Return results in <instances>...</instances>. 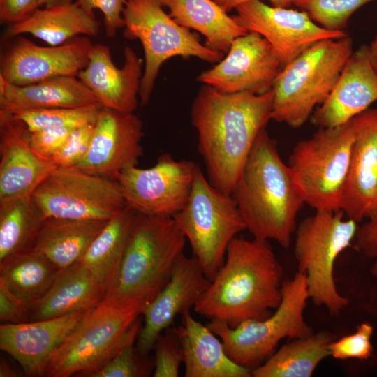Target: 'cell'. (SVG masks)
Segmentation results:
<instances>
[{"label": "cell", "instance_id": "6da1fadb", "mask_svg": "<svg viewBox=\"0 0 377 377\" xmlns=\"http://www.w3.org/2000/svg\"><path fill=\"white\" fill-rule=\"evenodd\" d=\"M272 89L262 94L223 93L202 86L191 106V119L207 179L232 195L240 171L259 133L270 119Z\"/></svg>", "mask_w": 377, "mask_h": 377}, {"label": "cell", "instance_id": "7a4b0ae2", "mask_svg": "<svg viewBox=\"0 0 377 377\" xmlns=\"http://www.w3.org/2000/svg\"><path fill=\"white\" fill-rule=\"evenodd\" d=\"M282 277V267L269 241L235 237L194 311L231 328L264 319L281 301Z\"/></svg>", "mask_w": 377, "mask_h": 377}, {"label": "cell", "instance_id": "3957f363", "mask_svg": "<svg viewBox=\"0 0 377 377\" xmlns=\"http://www.w3.org/2000/svg\"><path fill=\"white\" fill-rule=\"evenodd\" d=\"M232 196L253 238L290 246L297 214L305 202L266 128L258 135Z\"/></svg>", "mask_w": 377, "mask_h": 377}, {"label": "cell", "instance_id": "277c9868", "mask_svg": "<svg viewBox=\"0 0 377 377\" xmlns=\"http://www.w3.org/2000/svg\"><path fill=\"white\" fill-rule=\"evenodd\" d=\"M186 239L172 216L138 213L117 278L101 303L142 314L168 282Z\"/></svg>", "mask_w": 377, "mask_h": 377}, {"label": "cell", "instance_id": "5b68a950", "mask_svg": "<svg viewBox=\"0 0 377 377\" xmlns=\"http://www.w3.org/2000/svg\"><path fill=\"white\" fill-rule=\"evenodd\" d=\"M353 52L348 35L325 39L283 66L272 87V119L302 126L327 98Z\"/></svg>", "mask_w": 377, "mask_h": 377}, {"label": "cell", "instance_id": "8992f818", "mask_svg": "<svg viewBox=\"0 0 377 377\" xmlns=\"http://www.w3.org/2000/svg\"><path fill=\"white\" fill-rule=\"evenodd\" d=\"M281 293L274 313L264 319L247 320L235 328L214 319L206 325L221 339L226 353L237 364L252 370L275 352L281 339L313 333L304 318L309 298L306 276L298 272L283 281Z\"/></svg>", "mask_w": 377, "mask_h": 377}, {"label": "cell", "instance_id": "52a82bcc", "mask_svg": "<svg viewBox=\"0 0 377 377\" xmlns=\"http://www.w3.org/2000/svg\"><path fill=\"white\" fill-rule=\"evenodd\" d=\"M140 312L101 303L52 353L45 376L89 377L125 346L137 340Z\"/></svg>", "mask_w": 377, "mask_h": 377}, {"label": "cell", "instance_id": "ba28073f", "mask_svg": "<svg viewBox=\"0 0 377 377\" xmlns=\"http://www.w3.org/2000/svg\"><path fill=\"white\" fill-rule=\"evenodd\" d=\"M341 210H318L296 229L294 245L298 272L306 276L309 298L338 315L348 304L335 285L334 267L339 255L355 239L357 223L344 219Z\"/></svg>", "mask_w": 377, "mask_h": 377}, {"label": "cell", "instance_id": "9c48e42d", "mask_svg": "<svg viewBox=\"0 0 377 377\" xmlns=\"http://www.w3.org/2000/svg\"><path fill=\"white\" fill-rule=\"evenodd\" d=\"M172 217L210 281L224 263L229 243L246 230L233 197L216 189L200 166L188 201Z\"/></svg>", "mask_w": 377, "mask_h": 377}, {"label": "cell", "instance_id": "30bf717a", "mask_svg": "<svg viewBox=\"0 0 377 377\" xmlns=\"http://www.w3.org/2000/svg\"><path fill=\"white\" fill-rule=\"evenodd\" d=\"M354 140L352 119L332 128H320L300 141L288 159L304 202L318 210H340Z\"/></svg>", "mask_w": 377, "mask_h": 377}, {"label": "cell", "instance_id": "8fae6325", "mask_svg": "<svg viewBox=\"0 0 377 377\" xmlns=\"http://www.w3.org/2000/svg\"><path fill=\"white\" fill-rule=\"evenodd\" d=\"M123 17L124 38L139 40L144 50L139 92L142 105L149 103L160 68L169 59L194 57L217 64L223 58L224 53L202 45L195 34L178 24L164 11L160 0H126Z\"/></svg>", "mask_w": 377, "mask_h": 377}, {"label": "cell", "instance_id": "7c38bea8", "mask_svg": "<svg viewBox=\"0 0 377 377\" xmlns=\"http://www.w3.org/2000/svg\"><path fill=\"white\" fill-rule=\"evenodd\" d=\"M31 197L45 217L108 221L126 207L117 180L57 168Z\"/></svg>", "mask_w": 377, "mask_h": 377}, {"label": "cell", "instance_id": "4fadbf2b", "mask_svg": "<svg viewBox=\"0 0 377 377\" xmlns=\"http://www.w3.org/2000/svg\"><path fill=\"white\" fill-rule=\"evenodd\" d=\"M198 166L163 154L151 168L125 169L117 181L127 207L143 214L172 216L188 201Z\"/></svg>", "mask_w": 377, "mask_h": 377}, {"label": "cell", "instance_id": "5bb4252c", "mask_svg": "<svg viewBox=\"0 0 377 377\" xmlns=\"http://www.w3.org/2000/svg\"><path fill=\"white\" fill-rule=\"evenodd\" d=\"M235 10L234 20L249 32L264 37L277 52L283 66L318 41L348 35L343 30L322 27L304 11L270 6L260 0L246 1Z\"/></svg>", "mask_w": 377, "mask_h": 377}, {"label": "cell", "instance_id": "9a60e30c", "mask_svg": "<svg viewBox=\"0 0 377 377\" xmlns=\"http://www.w3.org/2000/svg\"><path fill=\"white\" fill-rule=\"evenodd\" d=\"M282 68L273 46L260 34L249 31L235 38L227 56L197 80L223 93L262 94L272 89Z\"/></svg>", "mask_w": 377, "mask_h": 377}, {"label": "cell", "instance_id": "2e32d148", "mask_svg": "<svg viewBox=\"0 0 377 377\" xmlns=\"http://www.w3.org/2000/svg\"><path fill=\"white\" fill-rule=\"evenodd\" d=\"M1 54L0 77L22 86L60 76H77L94 44L80 36L59 45L40 46L18 36Z\"/></svg>", "mask_w": 377, "mask_h": 377}, {"label": "cell", "instance_id": "e0dca14e", "mask_svg": "<svg viewBox=\"0 0 377 377\" xmlns=\"http://www.w3.org/2000/svg\"><path fill=\"white\" fill-rule=\"evenodd\" d=\"M141 119L132 113L103 107L94 125L90 146L73 168L117 180L126 168L138 166L143 156Z\"/></svg>", "mask_w": 377, "mask_h": 377}, {"label": "cell", "instance_id": "ac0fdd59", "mask_svg": "<svg viewBox=\"0 0 377 377\" xmlns=\"http://www.w3.org/2000/svg\"><path fill=\"white\" fill-rule=\"evenodd\" d=\"M209 284L198 259L182 253L168 282L142 313L145 322L137 338V350L149 355L158 337L170 327L178 314L182 316L194 308Z\"/></svg>", "mask_w": 377, "mask_h": 377}, {"label": "cell", "instance_id": "d6986e66", "mask_svg": "<svg viewBox=\"0 0 377 377\" xmlns=\"http://www.w3.org/2000/svg\"><path fill=\"white\" fill-rule=\"evenodd\" d=\"M29 133L23 121L0 111V204L31 196L57 168L32 149Z\"/></svg>", "mask_w": 377, "mask_h": 377}, {"label": "cell", "instance_id": "ffe728a7", "mask_svg": "<svg viewBox=\"0 0 377 377\" xmlns=\"http://www.w3.org/2000/svg\"><path fill=\"white\" fill-rule=\"evenodd\" d=\"M352 121L354 140L340 210L358 223L377 214V109Z\"/></svg>", "mask_w": 377, "mask_h": 377}, {"label": "cell", "instance_id": "44dd1931", "mask_svg": "<svg viewBox=\"0 0 377 377\" xmlns=\"http://www.w3.org/2000/svg\"><path fill=\"white\" fill-rule=\"evenodd\" d=\"M92 310L42 320L1 324L0 348L20 364L25 376H45L52 353Z\"/></svg>", "mask_w": 377, "mask_h": 377}, {"label": "cell", "instance_id": "7402d4cb", "mask_svg": "<svg viewBox=\"0 0 377 377\" xmlns=\"http://www.w3.org/2000/svg\"><path fill=\"white\" fill-rule=\"evenodd\" d=\"M124 57L119 68L112 61L109 46L94 45L87 66L77 77L104 108L132 113L138 105L142 60L128 45L124 47Z\"/></svg>", "mask_w": 377, "mask_h": 377}, {"label": "cell", "instance_id": "603a6c76", "mask_svg": "<svg viewBox=\"0 0 377 377\" xmlns=\"http://www.w3.org/2000/svg\"><path fill=\"white\" fill-rule=\"evenodd\" d=\"M377 101V73L368 46L353 52L325 101L313 112L311 122L320 128L343 125Z\"/></svg>", "mask_w": 377, "mask_h": 377}, {"label": "cell", "instance_id": "cb8c5ba5", "mask_svg": "<svg viewBox=\"0 0 377 377\" xmlns=\"http://www.w3.org/2000/svg\"><path fill=\"white\" fill-rule=\"evenodd\" d=\"M105 291L80 261L59 270L45 293L29 309V320L37 321L95 309Z\"/></svg>", "mask_w": 377, "mask_h": 377}, {"label": "cell", "instance_id": "d4e9b609", "mask_svg": "<svg viewBox=\"0 0 377 377\" xmlns=\"http://www.w3.org/2000/svg\"><path fill=\"white\" fill-rule=\"evenodd\" d=\"M99 103L77 76H60L27 85H15L0 77V111L80 108Z\"/></svg>", "mask_w": 377, "mask_h": 377}, {"label": "cell", "instance_id": "484cf974", "mask_svg": "<svg viewBox=\"0 0 377 377\" xmlns=\"http://www.w3.org/2000/svg\"><path fill=\"white\" fill-rule=\"evenodd\" d=\"M182 350L186 377H250L251 370L237 364L226 353L224 346L207 326L182 315L177 328Z\"/></svg>", "mask_w": 377, "mask_h": 377}, {"label": "cell", "instance_id": "4316f807", "mask_svg": "<svg viewBox=\"0 0 377 377\" xmlns=\"http://www.w3.org/2000/svg\"><path fill=\"white\" fill-rule=\"evenodd\" d=\"M100 23L75 2L52 8H39L27 19L9 24L2 39L29 34L49 45H59L75 37H96Z\"/></svg>", "mask_w": 377, "mask_h": 377}, {"label": "cell", "instance_id": "83f0119b", "mask_svg": "<svg viewBox=\"0 0 377 377\" xmlns=\"http://www.w3.org/2000/svg\"><path fill=\"white\" fill-rule=\"evenodd\" d=\"M179 25L202 34L205 45L227 53L232 41L249 31L212 0H160Z\"/></svg>", "mask_w": 377, "mask_h": 377}, {"label": "cell", "instance_id": "f1b7e54d", "mask_svg": "<svg viewBox=\"0 0 377 377\" xmlns=\"http://www.w3.org/2000/svg\"><path fill=\"white\" fill-rule=\"evenodd\" d=\"M108 221L47 217L33 248L60 269L78 262Z\"/></svg>", "mask_w": 377, "mask_h": 377}, {"label": "cell", "instance_id": "f546056e", "mask_svg": "<svg viewBox=\"0 0 377 377\" xmlns=\"http://www.w3.org/2000/svg\"><path fill=\"white\" fill-rule=\"evenodd\" d=\"M138 214L127 207L116 214L79 260L105 293L117 278Z\"/></svg>", "mask_w": 377, "mask_h": 377}, {"label": "cell", "instance_id": "4dcf8cb0", "mask_svg": "<svg viewBox=\"0 0 377 377\" xmlns=\"http://www.w3.org/2000/svg\"><path fill=\"white\" fill-rule=\"evenodd\" d=\"M59 270L32 248L0 260V286L29 308L48 290Z\"/></svg>", "mask_w": 377, "mask_h": 377}, {"label": "cell", "instance_id": "1f68e13d", "mask_svg": "<svg viewBox=\"0 0 377 377\" xmlns=\"http://www.w3.org/2000/svg\"><path fill=\"white\" fill-rule=\"evenodd\" d=\"M331 335L311 334L283 346L263 364L251 370L254 377H310L317 366L330 356Z\"/></svg>", "mask_w": 377, "mask_h": 377}, {"label": "cell", "instance_id": "d6a6232c", "mask_svg": "<svg viewBox=\"0 0 377 377\" xmlns=\"http://www.w3.org/2000/svg\"><path fill=\"white\" fill-rule=\"evenodd\" d=\"M45 219L31 196L0 204V260L32 249Z\"/></svg>", "mask_w": 377, "mask_h": 377}, {"label": "cell", "instance_id": "836d02e7", "mask_svg": "<svg viewBox=\"0 0 377 377\" xmlns=\"http://www.w3.org/2000/svg\"><path fill=\"white\" fill-rule=\"evenodd\" d=\"M103 106L100 103L80 108H55L22 111L13 114L30 132L47 128H75L94 123Z\"/></svg>", "mask_w": 377, "mask_h": 377}, {"label": "cell", "instance_id": "e575fe53", "mask_svg": "<svg viewBox=\"0 0 377 377\" xmlns=\"http://www.w3.org/2000/svg\"><path fill=\"white\" fill-rule=\"evenodd\" d=\"M372 1L374 0H294L293 4L322 27L341 31L357 10Z\"/></svg>", "mask_w": 377, "mask_h": 377}, {"label": "cell", "instance_id": "d590c367", "mask_svg": "<svg viewBox=\"0 0 377 377\" xmlns=\"http://www.w3.org/2000/svg\"><path fill=\"white\" fill-rule=\"evenodd\" d=\"M130 343L120 349L108 363L89 377L148 376L154 368V360L149 355L141 354Z\"/></svg>", "mask_w": 377, "mask_h": 377}, {"label": "cell", "instance_id": "8d00e7d4", "mask_svg": "<svg viewBox=\"0 0 377 377\" xmlns=\"http://www.w3.org/2000/svg\"><path fill=\"white\" fill-rule=\"evenodd\" d=\"M154 377H177L183 350L176 327H168L157 338L154 348Z\"/></svg>", "mask_w": 377, "mask_h": 377}, {"label": "cell", "instance_id": "74e56055", "mask_svg": "<svg viewBox=\"0 0 377 377\" xmlns=\"http://www.w3.org/2000/svg\"><path fill=\"white\" fill-rule=\"evenodd\" d=\"M374 327L369 323L357 325L355 332L346 335L329 344L330 356L337 360H366L373 353L371 337Z\"/></svg>", "mask_w": 377, "mask_h": 377}, {"label": "cell", "instance_id": "f35d334b", "mask_svg": "<svg viewBox=\"0 0 377 377\" xmlns=\"http://www.w3.org/2000/svg\"><path fill=\"white\" fill-rule=\"evenodd\" d=\"M95 122L77 126L72 131L50 158L57 168H73L83 159L90 146Z\"/></svg>", "mask_w": 377, "mask_h": 377}, {"label": "cell", "instance_id": "ab89813d", "mask_svg": "<svg viewBox=\"0 0 377 377\" xmlns=\"http://www.w3.org/2000/svg\"><path fill=\"white\" fill-rule=\"evenodd\" d=\"M126 0H77L75 3L84 10L94 15L98 9L103 15L105 32L108 38L114 37L117 30L124 27L123 10Z\"/></svg>", "mask_w": 377, "mask_h": 377}, {"label": "cell", "instance_id": "60d3db41", "mask_svg": "<svg viewBox=\"0 0 377 377\" xmlns=\"http://www.w3.org/2000/svg\"><path fill=\"white\" fill-rule=\"evenodd\" d=\"M74 128H47L31 131L29 133L30 145L38 154L50 161Z\"/></svg>", "mask_w": 377, "mask_h": 377}, {"label": "cell", "instance_id": "b9f144b4", "mask_svg": "<svg viewBox=\"0 0 377 377\" xmlns=\"http://www.w3.org/2000/svg\"><path fill=\"white\" fill-rule=\"evenodd\" d=\"M355 239V248L373 260L371 272L377 276V214L358 226Z\"/></svg>", "mask_w": 377, "mask_h": 377}, {"label": "cell", "instance_id": "7bdbcfd3", "mask_svg": "<svg viewBox=\"0 0 377 377\" xmlns=\"http://www.w3.org/2000/svg\"><path fill=\"white\" fill-rule=\"evenodd\" d=\"M39 8L38 0H0V21L8 25L21 22Z\"/></svg>", "mask_w": 377, "mask_h": 377}, {"label": "cell", "instance_id": "ee69618b", "mask_svg": "<svg viewBox=\"0 0 377 377\" xmlns=\"http://www.w3.org/2000/svg\"><path fill=\"white\" fill-rule=\"evenodd\" d=\"M29 307L0 286V320L8 323L29 322Z\"/></svg>", "mask_w": 377, "mask_h": 377}, {"label": "cell", "instance_id": "f6af8a7d", "mask_svg": "<svg viewBox=\"0 0 377 377\" xmlns=\"http://www.w3.org/2000/svg\"><path fill=\"white\" fill-rule=\"evenodd\" d=\"M226 13L235 9L239 5L252 0H212ZM272 6L288 8L293 4L294 0H269Z\"/></svg>", "mask_w": 377, "mask_h": 377}, {"label": "cell", "instance_id": "bcb514c9", "mask_svg": "<svg viewBox=\"0 0 377 377\" xmlns=\"http://www.w3.org/2000/svg\"><path fill=\"white\" fill-rule=\"evenodd\" d=\"M18 376V373L14 368L5 359L1 358L0 363V376L13 377Z\"/></svg>", "mask_w": 377, "mask_h": 377}, {"label": "cell", "instance_id": "7dc6e473", "mask_svg": "<svg viewBox=\"0 0 377 377\" xmlns=\"http://www.w3.org/2000/svg\"><path fill=\"white\" fill-rule=\"evenodd\" d=\"M371 65L377 73V36L368 46Z\"/></svg>", "mask_w": 377, "mask_h": 377}, {"label": "cell", "instance_id": "c3c4849f", "mask_svg": "<svg viewBox=\"0 0 377 377\" xmlns=\"http://www.w3.org/2000/svg\"><path fill=\"white\" fill-rule=\"evenodd\" d=\"M73 3V0H38L40 8H52L67 5Z\"/></svg>", "mask_w": 377, "mask_h": 377}]
</instances>
